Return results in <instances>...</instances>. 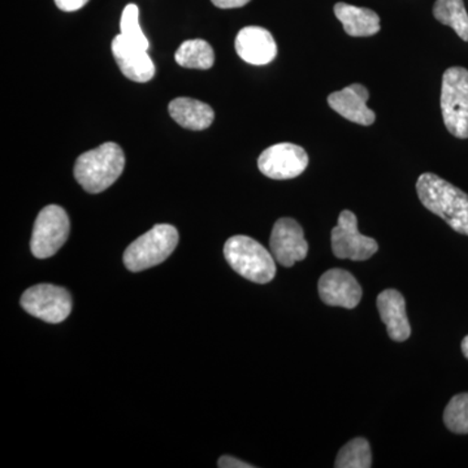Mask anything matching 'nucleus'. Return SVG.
<instances>
[{"mask_svg":"<svg viewBox=\"0 0 468 468\" xmlns=\"http://www.w3.org/2000/svg\"><path fill=\"white\" fill-rule=\"evenodd\" d=\"M140 9L135 5H128L122 11V21H120V30L122 36L129 41L141 46V48L149 50L150 42L144 36L140 27Z\"/></svg>","mask_w":468,"mask_h":468,"instance_id":"4be33fe9","label":"nucleus"},{"mask_svg":"<svg viewBox=\"0 0 468 468\" xmlns=\"http://www.w3.org/2000/svg\"><path fill=\"white\" fill-rule=\"evenodd\" d=\"M378 310L380 318L387 325L388 335L397 343H403L411 335L406 302L403 295L396 289H387L378 297Z\"/></svg>","mask_w":468,"mask_h":468,"instance_id":"2eb2a0df","label":"nucleus"},{"mask_svg":"<svg viewBox=\"0 0 468 468\" xmlns=\"http://www.w3.org/2000/svg\"><path fill=\"white\" fill-rule=\"evenodd\" d=\"M443 423L457 435H468V393L452 397L443 411Z\"/></svg>","mask_w":468,"mask_h":468,"instance_id":"412c9836","label":"nucleus"},{"mask_svg":"<svg viewBox=\"0 0 468 468\" xmlns=\"http://www.w3.org/2000/svg\"><path fill=\"white\" fill-rule=\"evenodd\" d=\"M237 54L252 66H267L275 60L277 45L272 34L261 27H246L237 34Z\"/></svg>","mask_w":468,"mask_h":468,"instance_id":"ddd939ff","label":"nucleus"},{"mask_svg":"<svg viewBox=\"0 0 468 468\" xmlns=\"http://www.w3.org/2000/svg\"><path fill=\"white\" fill-rule=\"evenodd\" d=\"M335 15L350 37H371L380 32V17L372 9L341 2L335 5Z\"/></svg>","mask_w":468,"mask_h":468,"instance_id":"f3484780","label":"nucleus"},{"mask_svg":"<svg viewBox=\"0 0 468 468\" xmlns=\"http://www.w3.org/2000/svg\"><path fill=\"white\" fill-rule=\"evenodd\" d=\"M368 100L367 89L363 85L354 84L329 94L328 104L332 110L349 122L368 126L374 124L377 120L374 111L367 107Z\"/></svg>","mask_w":468,"mask_h":468,"instance_id":"4468645a","label":"nucleus"},{"mask_svg":"<svg viewBox=\"0 0 468 468\" xmlns=\"http://www.w3.org/2000/svg\"><path fill=\"white\" fill-rule=\"evenodd\" d=\"M175 60L178 66L192 69H209L215 63V52L208 42L190 39L181 43L176 51Z\"/></svg>","mask_w":468,"mask_h":468,"instance_id":"a211bd4d","label":"nucleus"},{"mask_svg":"<svg viewBox=\"0 0 468 468\" xmlns=\"http://www.w3.org/2000/svg\"><path fill=\"white\" fill-rule=\"evenodd\" d=\"M214 5L221 9L241 8L250 3V0H211Z\"/></svg>","mask_w":468,"mask_h":468,"instance_id":"393cba45","label":"nucleus"},{"mask_svg":"<svg viewBox=\"0 0 468 468\" xmlns=\"http://www.w3.org/2000/svg\"><path fill=\"white\" fill-rule=\"evenodd\" d=\"M433 16L443 26L451 27L461 39L468 42V14L463 0H436Z\"/></svg>","mask_w":468,"mask_h":468,"instance_id":"6ab92c4d","label":"nucleus"},{"mask_svg":"<svg viewBox=\"0 0 468 468\" xmlns=\"http://www.w3.org/2000/svg\"><path fill=\"white\" fill-rule=\"evenodd\" d=\"M417 192L424 207L455 232L468 236V194L430 172L418 178Z\"/></svg>","mask_w":468,"mask_h":468,"instance_id":"f257e3e1","label":"nucleus"},{"mask_svg":"<svg viewBox=\"0 0 468 468\" xmlns=\"http://www.w3.org/2000/svg\"><path fill=\"white\" fill-rule=\"evenodd\" d=\"M125 167L122 147L107 143L82 154L76 160L75 177L85 192L98 194L116 183Z\"/></svg>","mask_w":468,"mask_h":468,"instance_id":"f03ea898","label":"nucleus"},{"mask_svg":"<svg viewBox=\"0 0 468 468\" xmlns=\"http://www.w3.org/2000/svg\"><path fill=\"white\" fill-rule=\"evenodd\" d=\"M258 167L272 180H291L309 167V155L298 144H277L261 154Z\"/></svg>","mask_w":468,"mask_h":468,"instance_id":"1a4fd4ad","label":"nucleus"},{"mask_svg":"<svg viewBox=\"0 0 468 468\" xmlns=\"http://www.w3.org/2000/svg\"><path fill=\"white\" fill-rule=\"evenodd\" d=\"M20 303L34 318L50 324L64 322L72 311V297L67 289L51 284L34 285L27 289Z\"/></svg>","mask_w":468,"mask_h":468,"instance_id":"0eeeda50","label":"nucleus"},{"mask_svg":"<svg viewBox=\"0 0 468 468\" xmlns=\"http://www.w3.org/2000/svg\"><path fill=\"white\" fill-rule=\"evenodd\" d=\"M337 468H369L372 467L371 446L367 440L358 437L351 440L341 449L335 458Z\"/></svg>","mask_w":468,"mask_h":468,"instance_id":"aec40b11","label":"nucleus"},{"mask_svg":"<svg viewBox=\"0 0 468 468\" xmlns=\"http://www.w3.org/2000/svg\"><path fill=\"white\" fill-rule=\"evenodd\" d=\"M320 300L328 306L356 309L362 300V286L347 271L334 268L326 271L318 282Z\"/></svg>","mask_w":468,"mask_h":468,"instance_id":"9b49d317","label":"nucleus"},{"mask_svg":"<svg viewBox=\"0 0 468 468\" xmlns=\"http://www.w3.org/2000/svg\"><path fill=\"white\" fill-rule=\"evenodd\" d=\"M172 119L183 128L203 131L214 122L215 112L208 104L193 98H176L169 103Z\"/></svg>","mask_w":468,"mask_h":468,"instance_id":"dca6fc26","label":"nucleus"},{"mask_svg":"<svg viewBox=\"0 0 468 468\" xmlns=\"http://www.w3.org/2000/svg\"><path fill=\"white\" fill-rule=\"evenodd\" d=\"M224 257L239 276L255 284H268L275 279V258L251 237H230L224 245Z\"/></svg>","mask_w":468,"mask_h":468,"instance_id":"7ed1b4c3","label":"nucleus"},{"mask_svg":"<svg viewBox=\"0 0 468 468\" xmlns=\"http://www.w3.org/2000/svg\"><path fill=\"white\" fill-rule=\"evenodd\" d=\"M112 54L117 66L126 79L134 82H149L155 75V66L147 54L146 48L135 45L119 34L112 41Z\"/></svg>","mask_w":468,"mask_h":468,"instance_id":"f8f14e48","label":"nucleus"},{"mask_svg":"<svg viewBox=\"0 0 468 468\" xmlns=\"http://www.w3.org/2000/svg\"><path fill=\"white\" fill-rule=\"evenodd\" d=\"M70 223L66 209L50 205L42 209L34 223L30 250L38 260L57 254L69 237Z\"/></svg>","mask_w":468,"mask_h":468,"instance_id":"423d86ee","label":"nucleus"},{"mask_svg":"<svg viewBox=\"0 0 468 468\" xmlns=\"http://www.w3.org/2000/svg\"><path fill=\"white\" fill-rule=\"evenodd\" d=\"M271 252L277 263L291 268L309 254V242L294 218H282L273 226L270 239Z\"/></svg>","mask_w":468,"mask_h":468,"instance_id":"9d476101","label":"nucleus"},{"mask_svg":"<svg viewBox=\"0 0 468 468\" xmlns=\"http://www.w3.org/2000/svg\"><path fill=\"white\" fill-rule=\"evenodd\" d=\"M441 111L446 129L454 137L468 138V70L452 67L442 76Z\"/></svg>","mask_w":468,"mask_h":468,"instance_id":"39448f33","label":"nucleus"},{"mask_svg":"<svg viewBox=\"0 0 468 468\" xmlns=\"http://www.w3.org/2000/svg\"><path fill=\"white\" fill-rule=\"evenodd\" d=\"M177 243V229L169 224H158L128 246L122 261L131 272H141L167 261Z\"/></svg>","mask_w":468,"mask_h":468,"instance_id":"20e7f679","label":"nucleus"},{"mask_svg":"<svg viewBox=\"0 0 468 468\" xmlns=\"http://www.w3.org/2000/svg\"><path fill=\"white\" fill-rule=\"evenodd\" d=\"M332 251L338 260L367 261L378 250V242L363 236L358 230L356 214L345 209L338 217L337 226L332 229Z\"/></svg>","mask_w":468,"mask_h":468,"instance_id":"6e6552de","label":"nucleus"},{"mask_svg":"<svg viewBox=\"0 0 468 468\" xmlns=\"http://www.w3.org/2000/svg\"><path fill=\"white\" fill-rule=\"evenodd\" d=\"M462 353H463V356L468 359V335L462 341Z\"/></svg>","mask_w":468,"mask_h":468,"instance_id":"a878e982","label":"nucleus"},{"mask_svg":"<svg viewBox=\"0 0 468 468\" xmlns=\"http://www.w3.org/2000/svg\"><path fill=\"white\" fill-rule=\"evenodd\" d=\"M89 0H55V5L64 12L79 11L86 5Z\"/></svg>","mask_w":468,"mask_h":468,"instance_id":"5701e85b","label":"nucleus"},{"mask_svg":"<svg viewBox=\"0 0 468 468\" xmlns=\"http://www.w3.org/2000/svg\"><path fill=\"white\" fill-rule=\"evenodd\" d=\"M218 467L220 468H252V464L246 463V462H242L239 460H236V458L229 457V455H224L218 460Z\"/></svg>","mask_w":468,"mask_h":468,"instance_id":"b1692460","label":"nucleus"}]
</instances>
